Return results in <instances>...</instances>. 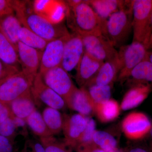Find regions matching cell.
<instances>
[{"instance_id": "6da1fadb", "label": "cell", "mask_w": 152, "mask_h": 152, "mask_svg": "<svg viewBox=\"0 0 152 152\" xmlns=\"http://www.w3.org/2000/svg\"><path fill=\"white\" fill-rule=\"evenodd\" d=\"M34 2L28 1H13L15 15L22 26L48 42L69 34L65 26L52 22L36 12Z\"/></svg>"}, {"instance_id": "7a4b0ae2", "label": "cell", "mask_w": 152, "mask_h": 152, "mask_svg": "<svg viewBox=\"0 0 152 152\" xmlns=\"http://www.w3.org/2000/svg\"><path fill=\"white\" fill-rule=\"evenodd\" d=\"M66 7L67 22L73 33L80 35L92 34L103 35L107 20L101 18L86 1Z\"/></svg>"}, {"instance_id": "3957f363", "label": "cell", "mask_w": 152, "mask_h": 152, "mask_svg": "<svg viewBox=\"0 0 152 152\" xmlns=\"http://www.w3.org/2000/svg\"><path fill=\"white\" fill-rule=\"evenodd\" d=\"M132 1H127L124 7L113 14L106 21L103 35L114 47L125 45L132 31Z\"/></svg>"}, {"instance_id": "277c9868", "label": "cell", "mask_w": 152, "mask_h": 152, "mask_svg": "<svg viewBox=\"0 0 152 152\" xmlns=\"http://www.w3.org/2000/svg\"><path fill=\"white\" fill-rule=\"evenodd\" d=\"M132 42H138L148 49L152 32V0L132 1Z\"/></svg>"}, {"instance_id": "5b68a950", "label": "cell", "mask_w": 152, "mask_h": 152, "mask_svg": "<svg viewBox=\"0 0 152 152\" xmlns=\"http://www.w3.org/2000/svg\"><path fill=\"white\" fill-rule=\"evenodd\" d=\"M148 51L143 45L137 42L120 47L117 81L121 83L126 81L134 68L147 56Z\"/></svg>"}, {"instance_id": "8992f818", "label": "cell", "mask_w": 152, "mask_h": 152, "mask_svg": "<svg viewBox=\"0 0 152 152\" xmlns=\"http://www.w3.org/2000/svg\"><path fill=\"white\" fill-rule=\"evenodd\" d=\"M83 44L85 52L97 59L110 62L118 68V51L102 34H92L80 35Z\"/></svg>"}, {"instance_id": "52a82bcc", "label": "cell", "mask_w": 152, "mask_h": 152, "mask_svg": "<svg viewBox=\"0 0 152 152\" xmlns=\"http://www.w3.org/2000/svg\"><path fill=\"white\" fill-rule=\"evenodd\" d=\"M34 78L21 71L11 76L0 86V101L10 104L31 91Z\"/></svg>"}, {"instance_id": "ba28073f", "label": "cell", "mask_w": 152, "mask_h": 152, "mask_svg": "<svg viewBox=\"0 0 152 152\" xmlns=\"http://www.w3.org/2000/svg\"><path fill=\"white\" fill-rule=\"evenodd\" d=\"M41 76L45 84L61 96L65 102L76 88L68 72L61 66L50 69Z\"/></svg>"}, {"instance_id": "9c48e42d", "label": "cell", "mask_w": 152, "mask_h": 152, "mask_svg": "<svg viewBox=\"0 0 152 152\" xmlns=\"http://www.w3.org/2000/svg\"><path fill=\"white\" fill-rule=\"evenodd\" d=\"M152 123L145 114L140 112H133L123 119L122 129L126 138L129 140H141L149 134Z\"/></svg>"}, {"instance_id": "30bf717a", "label": "cell", "mask_w": 152, "mask_h": 152, "mask_svg": "<svg viewBox=\"0 0 152 152\" xmlns=\"http://www.w3.org/2000/svg\"><path fill=\"white\" fill-rule=\"evenodd\" d=\"M31 91L36 104L41 102L50 107L58 110L64 109L66 106L64 99L44 83L39 73L34 80Z\"/></svg>"}, {"instance_id": "8fae6325", "label": "cell", "mask_w": 152, "mask_h": 152, "mask_svg": "<svg viewBox=\"0 0 152 152\" xmlns=\"http://www.w3.org/2000/svg\"><path fill=\"white\" fill-rule=\"evenodd\" d=\"M70 35V34L48 42L42 53L38 73L42 75L50 69L61 66L64 48Z\"/></svg>"}, {"instance_id": "7c38bea8", "label": "cell", "mask_w": 152, "mask_h": 152, "mask_svg": "<svg viewBox=\"0 0 152 152\" xmlns=\"http://www.w3.org/2000/svg\"><path fill=\"white\" fill-rule=\"evenodd\" d=\"M84 53L81 37L76 33L70 34L64 48L61 66L68 72L76 69Z\"/></svg>"}, {"instance_id": "4fadbf2b", "label": "cell", "mask_w": 152, "mask_h": 152, "mask_svg": "<svg viewBox=\"0 0 152 152\" xmlns=\"http://www.w3.org/2000/svg\"><path fill=\"white\" fill-rule=\"evenodd\" d=\"M62 131L66 143L77 147L86 126L87 117L80 114L64 116Z\"/></svg>"}, {"instance_id": "5bb4252c", "label": "cell", "mask_w": 152, "mask_h": 152, "mask_svg": "<svg viewBox=\"0 0 152 152\" xmlns=\"http://www.w3.org/2000/svg\"><path fill=\"white\" fill-rule=\"evenodd\" d=\"M17 51L21 72L35 77L39 69L42 52L26 45L20 41L17 45Z\"/></svg>"}, {"instance_id": "9a60e30c", "label": "cell", "mask_w": 152, "mask_h": 152, "mask_svg": "<svg viewBox=\"0 0 152 152\" xmlns=\"http://www.w3.org/2000/svg\"><path fill=\"white\" fill-rule=\"evenodd\" d=\"M103 63L85 52L76 68L75 80L80 88L87 86L97 73Z\"/></svg>"}, {"instance_id": "2e32d148", "label": "cell", "mask_w": 152, "mask_h": 152, "mask_svg": "<svg viewBox=\"0 0 152 152\" xmlns=\"http://www.w3.org/2000/svg\"><path fill=\"white\" fill-rule=\"evenodd\" d=\"M66 103L68 107L85 116L94 114L95 104L84 87H76Z\"/></svg>"}, {"instance_id": "e0dca14e", "label": "cell", "mask_w": 152, "mask_h": 152, "mask_svg": "<svg viewBox=\"0 0 152 152\" xmlns=\"http://www.w3.org/2000/svg\"><path fill=\"white\" fill-rule=\"evenodd\" d=\"M152 86L149 84H139L131 86L124 96L121 103V110L127 111L141 104L149 95Z\"/></svg>"}, {"instance_id": "ac0fdd59", "label": "cell", "mask_w": 152, "mask_h": 152, "mask_svg": "<svg viewBox=\"0 0 152 152\" xmlns=\"http://www.w3.org/2000/svg\"><path fill=\"white\" fill-rule=\"evenodd\" d=\"M22 26L15 13L8 14L0 18V32L5 36L17 50L19 42V32Z\"/></svg>"}, {"instance_id": "d6986e66", "label": "cell", "mask_w": 152, "mask_h": 152, "mask_svg": "<svg viewBox=\"0 0 152 152\" xmlns=\"http://www.w3.org/2000/svg\"><path fill=\"white\" fill-rule=\"evenodd\" d=\"M35 105L31 90L12 101L9 105L14 116L26 121L28 117L36 110Z\"/></svg>"}, {"instance_id": "ffe728a7", "label": "cell", "mask_w": 152, "mask_h": 152, "mask_svg": "<svg viewBox=\"0 0 152 152\" xmlns=\"http://www.w3.org/2000/svg\"><path fill=\"white\" fill-rule=\"evenodd\" d=\"M118 73V66L110 62H104L97 73L84 88L91 86L113 85Z\"/></svg>"}, {"instance_id": "44dd1931", "label": "cell", "mask_w": 152, "mask_h": 152, "mask_svg": "<svg viewBox=\"0 0 152 152\" xmlns=\"http://www.w3.org/2000/svg\"><path fill=\"white\" fill-rule=\"evenodd\" d=\"M127 84L130 86L139 84H152V64L148 56L136 66L132 70Z\"/></svg>"}, {"instance_id": "7402d4cb", "label": "cell", "mask_w": 152, "mask_h": 152, "mask_svg": "<svg viewBox=\"0 0 152 152\" xmlns=\"http://www.w3.org/2000/svg\"><path fill=\"white\" fill-rule=\"evenodd\" d=\"M86 1L100 18L104 20H107L113 14L124 7L127 1L88 0Z\"/></svg>"}, {"instance_id": "603a6c76", "label": "cell", "mask_w": 152, "mask_h": 152, "mask_svg": "<svg viewBox=\"0 0 152 152\" xmlns=\"http://www.w3.org/2000/svg\"><path fill=\"white\" fill-rule=\"evenodd\" d=\"M121 110V106L118 102L110 99L103 102L96 104L94 114L101 122L107 123L116 119Z\"/></svg>"}, {"instance_id": "cb8c5ba5", "label": "cell", "mask_w": 152, "mask_h": 152, "mask_svg": "<svg viewBox=\"0 0 152 152\" xmlns=\"http://www.w3.org/2000/svg\"><path fill=\"white\" fill-rule=\"evenodd\" d=\"M0 60L7 65L19 69L20 63L17 49L1 32Z\"/></svg>"}, {"instance_id": "d4e9b609", "label": "cell", "mask_w": 152, "mask_h": 152, "mask_svg": "<svg viewBox=\"0 0 152 152\" xmlns=\"http://www.w3.org/2000/svg\"><path fill=\"white\" fill-rule=\"evenodd\" d=\"M42 116L48 129L53 136L62 131L64 118L58 110L47 107L44 109Z\"/></svg>"}, {"instance_id": "484cf974", "label": "cell", "mask_w": 152, "mask_h": 152, "mask_svg": "<svg viewBox=\"0 0 152 152\" xmlns=\"http://www.w3.org/2000/svg\"><path fill=\"white\" fill-rule=\"evenodd\" d=\"M26 122L34 134L40 138L54 136L48 129L42 114L37 110L28 117Z\"/></svg>"}, {"instance_id": "4316f807", "label": "cell", "mask_w": 152, "mask_h": 152, "mask_svg": "<svg viewBox=\"0 0 152 152\" xmlns=\"http://www.w3.org/2000/svg\"><path fill=\"white\" fill-rule=\"evenodd\" d=\"M19 41L28 46L43 52L48 42L23 26L19 34Z\"/></svg>"}, {"instance_id": "83f0119b", "label": "cell", "mask_w": 152, "mask_h": 152, "mask_svg": "<svg viewBox=\"0 0 152 152\" xmlns=\"http://www.w3.org/2000/svg\"><path fill=\"white\" fill-rule=\"evenodd\" d=\"M93 141L95 146L105 152L111 151L116 148V140L110 134L104 131H95Z\"/></svg>"}, {"instance_id": "f1b7e54d", "label": "cell", "mask_w": 152, "mask_h": 152, "mask_svg": "<svg viewBox=\"0 0 152 152\" xmlns=\"http://www.w3.org/2000/svg\"><path fill=\"white\" fill-rule=\"evenodd\" d=\"M112 86V85L91 86L85 88L86 89L90 96L96 104L103 102L111 99Z\"/></svg>"}, {"instance_id": "f546056e", "label": "cell", "mask_w": 152, "mask_h": 152, "mask_svg": "<svg viewBox=\"0 0 152 152\" xmlns=\"http://www.w3.org/2000/svg\"><path fill=\"white\" fill-rule=\"evenodd\" d=\"M96 124L94 120L90 117H87L86 126L77 147L84 148L92 145L93 138L94 133L96 131Z\"/></svg>"}, {"instance_id": "4dcf8cb0", "label": "cell", "mask_w": 152, "mask_h": 152, "mask_svg": "<svg viewBox=\"0 0 152 152\" xmlns=\"http://www.w3.org/2000/svg\"><path fill=\"white\" fill-rule=\"evenodd\" d=\"M40 141L46 152H69L64 145L58 141L54 136L41 138Z\"/></svg>"}, {"instance_id": "1f68e13d", "label": "cell", "mask_w": 152, "mask_h": 152, "mask_svg": "<svg viewBox=\"0 0 152 152\" xmlns=\"http://www.w3.org/2000/svg\"><path fill=\"white\" fill-rule=\"evenodd\" d=\"M17 129L13 118L10 117L0 124V135L9 138L15 134Z\"/></svg>"}, {"instance_id": "d6a6232c", "label": "cell", "mask_w": 152, "mask_h": 152, "mask_svg": "<svg viewBox=\"0 0 152 152\" xmlns=\"http://www.w3.org/2000/svg\"><path fill=\"white\" fill-rule=\"evenodd\" d=\"M20 71L17 68L7 65L0 60V80L8 78Z\"/></svg>"}, {"instance_id": "836d02e7", "label": "cell", "mask_w": 152, "mask_h": 152, "mask_svg": "<svg viewBox=\"0 0 152 152\" xmlns=\"http://www.w3.org/2000/svg\"><path fill=\"white\" fill-rule=\"evenodd\" d=\"M14 12L12 1L0 0V18L8 14Z\"/></svg>"}, {"instance_id": "e575fe53", "label": "cell", "mask_w": 152, "mask_h": 152, "mask_svg": "<svg viewBox=\"0 0 152 152\" xmlns=\"http://www.w3.org/2000/svg\"><path fill=\"white\" fill-rule=\"evenodd\" d=\"M15 116L12 113L9 105L0 101V124L10 117Z\"/></svg>"}, {"instance_id": "d590c367", "label": "cell", "mask_w": 152, "mask_h": 152, "mask_svg": "<svg viewBox=\"0 0 152 152\" xmlns=\"http://www.w3.org/2000/svg\"><path fill=\"white\" fill-rule=\"evenodd\" d=\"M26 145L28 152H46L42 144L37 141L29 140Z\"/></svg>"}, {"instance_id": "8d00e7d4", "label": "cell", "mask_w": 152, "mask_h": 152, "mask_svg": "<svg viewBox=\"0 0 152 152\" xmlns=\"http://www.w3.org/2000/svg\"><path fill=\"white\" fill-rule=\"evenodd\" d=\"M12 151V145L9 138L0 135V152Z\"/></svg>"}, {"instance_id": "74e56055", "label": "cell", "mask_w": 152, "mask_h": 152, "mask_svg": "<svg viewBox=\"0 0 152 152\" xmlns=\"http://www.w3.org/2000/svg\"><path fill=\"white\" fill-rule=\"evenodd\" d=\"M12 118L17 128H21L23 130L26 129L27 124L26 120L15 116L13 117Z\"/></svg>"}, {"instance_id": "f35d334b", "label": "cell", "mask_w": 152, "mask_h": 152, "mask_svg": "<svg viewBox=\"0 0 152 152\" xmlns=\"http://www.w3.org/2000/svg\"><path fill=\"white\" fill-rule=\"evenodd\" d=\"M83 148H84L83 150H81L80 152H105L99 148L94 144Z\"/></svg>"}, {"instance_id": "ab89813d", "label": "cell", "mask_w": 152, "mask_h": 152, "mask_svg": "<svg viewBox=\"0 0 152 152\" xmlns=\"http://www.w3.org/2000/svg\"><path fill=\"white\" fill-rule=\"evenodd\" d=\"M129 152H148L146 150L140 148H136L132 149Z\"/></svg>"}, {"instance_id": "60d3db41", "label": "cell", "mask_w": 152, "mask_h": 152, "mask_svg": "<svg viewBox=\"0 0 152 152\" xmlns=\"http://www.w3.org/2000/svg\"><path fill=\"white\" fill-rule=\"evenodd\" d=\"M147 56H148V59L152 64V51L148 50V53H147Z\"/></svg>"}, {"instance_id": "b9f144b4", "label": "cell", "mask_w": 152, "mask_h": 152, "mask_svg": "<svg viewBox=\"0 0 152 152\" xmlns=\"http://www.w3.org/2000/svg\"><path fill=\"white\" fill-rule=\"evenodd\" d=\"M152 49V32L151 35V38H150L149 43L148 50H151Z\"/></svg>"}, {"instance_id": "7bdbcfd3", "label": "cell", "mask_w": 152, "mask_h": 152, "mask_svg": "<svg viewBox=\"0 0 152 152\" xmlns=\"http://www.w3.org/2000/svg\"><path fill=\"white\" fill-rule=\"evenodd\" d=\"M7 79H4V80H0V86H1V85L3 83H4V82L6 80H7Z\"/></svg>"}, {"instance_id": "ee69618b", "label": "cell", "mask_w": 152, "mask_h": 152, "mask_svg": "<svg viewBox=\"0 0 152 152\" xmlns=\"http://www.w3.org/2000/svg\"><path fill=\"white\" fill-rule=\"evenodd\" d=\"M149 134H150V135H151V137L152 138V124L151 125V130H150Z\"/></svg>"}, {"instance_id": "f6af8a7d", "label": "cell", "mask_w": 152, "mask_h": 152, "mask_svg": "<svg viewBox=\"0 0 152 152\" xmlns=\"http://www.w3.org/2000/svg\"><path fill=\"white\" fill-rule=\"evenodd\" d=\"M109 152H116L115 150H114V151H110Z\"/></svg>"}, {"instance_id": "bcb514c9", "label": "cell", "mask_w": 152, "mask_h": 152, "mask_svg": "<svg viewBox=\"0 0 152 152\" xmlns=\"http://www.w3.org/2000/svg\"><path fill=\"white\" fill-rule=\"evenodd\" d=\"M151 152H152V145L151 146Z\"/></svg>"}, {"instance_id": "7dc6e473", "label": "cell", "mask_w": 152, "mask_h": 152, "mask_svg": "<svg viewBox=\"0 0 152 152\" xmlns=\"http://www.w3.org/2000/svg\"><path fill=\"white\" fill-rule=\"evenodd\" d=\"M151 21H152V13Z\"/></svg>"}]
</instances>
